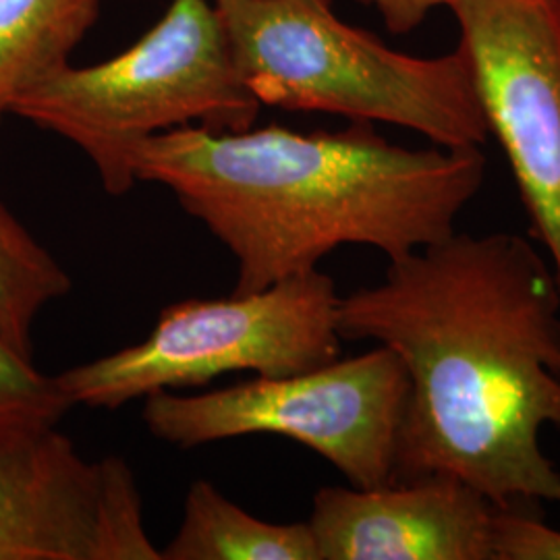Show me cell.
I'll return each instance as SVG.
<instances>
[{
  "instance_id": "4fadbf2b",
  "label": "cell",
  "mask_w": 560,
  "mask_h": 560,
  "mask_svg": "<svg viewBox=\"0 0 560 560\" xmlns=\"http://www.w3.org/2000/svg\"><path fill=\"white\" fill-rule=\"evenodd\" d=\"M71 409L55 378L44 376L0 335V436L57 425Z\"/></svg>"
},
{
  "instance_id": "7c38bea8",
  "label": "cell",
  "mask_w": 560,
  "mask_h": 560,
  "mask_svg": "<svg viewBox=\"0 0 560 560\" xmlns=\"http://www.w3.org/2000/svg\"><path fill=\"white\" fill-rule=\"evenodd\" d=\"M71 291V279L15 217L0 206V335L32 358V326L50 301Z\"/></svg>"
},
{
  "instance_id": "8992f818",
  "label": "cell",
  "mask_w": 560,
  "mask_h": 560,
  "mask_svg": "<svg viewBox=\"0 0 560 560\" xmlns=\"http://www.w3.org/2000/svg\"><path fill=\"white\" fill-rule=\"evenodd\" d=\"M409 376L395 351L376 349L320 368L254 381L203 395L156 390L143 421L164 442L194 448L208 442L272 434L300 442L358 488L395 478Z\"/></svg>"
},
{
  "instance_id": "277c9868",
  "label": "cell",
  "mask_w": 560,
  "mask_h": 560,
  "mask_svg": "<svg viewBox=\"0 0 560 560\" xmlns=\"http://www.w3.org/2000/svg\"><path fill=\"white\" fill-rule=\"evenodd\" d=\"M260 110L214 0H173L117 57L88 67L69 62L11 106L13 115L75 143L110 196L138 183L133 152L143 141L187 125L249 129Z\"/></svg>"
},
{
  "instance_id": "5bb4252c",
  "label": "cell",
  "mask_w": 560,
  "mask_h": 560,
  "mask_svg": "<svg viewBox=\"0 0 560 560\" xmlns=\"http://www.w3.org/2000/svg\"><path fill=\"white\" fill-rule=\"evenodd\" d=\"M497 560H560V529L546 525L525 509L497 511Z\"/></svg>"
},
{
  "instance_id": "6da1fadb",
  "label": "cell",
  "mask_w": 560,
  "mask_h": 560,
  "mask_svg": "<svg viewBox=\"0 0 560 560\" xmlns=\"http://www.w3.org/2000/svg\"><path fill=\"white\" fill-rule=\"evenodd\" d=\"M337 324L407 370L393 481L451 476L502 511L560 504L540 444L560 430V284L532 241L455 231L340 298Z\"/></svg>"
},
{
  "instance_id": "9a60e30c",
  "label": "cell",
  "mask_w": 560,
  "mask_h": 560,
  "mask_svg": "<svg viewBox=\"0 0 560 560\" xmlns=\"http://www.w3.org/2000/svg\"><path fill=\"white\" fill-rule=\"evenodd\" d=\"M363 7H372L381 13L388 32L402 36L413 32L428 13L436 7H453L459 0H355Z\"/></svg>"
},
{
  "instance_id": "ba28073f",
  "label": "cell",
  "mask_w": 560,
  "mask_h": 560,
  "mask_svg": "<svg viewBox=\"0 0 560 560\" xmlns=\"http://www.w3.org/2000/svg\"><path fill=\"white\" fill-rule=\"evenodd\" d=\"M0 560H162L117 455L85 459L57 425L0 436Z\"/></svg>"
},
{
  "instance_id": "2e32d148",
  "label": "cell",
  "mask_w": 560,
  "mask_h": 560,
  "mask_svg": "<svg viewBox=\"0 0 560 560\" xmlns=\"http://www.w3.org/2000/svg\"><path fill=\"white\" fill-rule=\"evenodd\" d=\"M555 7H557V13H559V20H560V0H555Z\"/></svg>"
},
{
  "instance_id": "8fae6325",
  "label": "cell",
  "mask_w": 560,
  "mask_h": 560,
  "mask_svg": "<svg viewBox=\"0 0 560 560\" xmlns=\"http://www.w3.org/2000/svg\"><path fill=\"white\" fill-rule=\"evenodd\" d=\"M102 0H0V119L36 83L69 65Z\"/></svg>"
},
{
  "instance_id": "5b68a950",
  "label": "cell",
  "mask_w": 560,
  "mask_h": 560,
  "mask_svg": "<svg viewBox=\"0 0 560 560\" xmlns=\"http://www.w3.org/2000/svg\"><path fill=\"white\" fill-rule=\"evenodd\" d=\"M339 300L335 280L316 268L247 295L171 303L141 342L55 381L71 407L119 409L233 372L300 374L340 358Z\"/></svg>"
},
{
  "instance_id": "7a4b0ae2",
  "label": "cell",
  "mask_w": 560,
  "mask_h": 560,
  "mask_svg": "<svg viewBox=\"0 0 560 560\" xmlns=\"http://www.w3.org/2000/svg\"><path fill=\"white\" fill-rule=\"evenodd\" d=\"M133 173L166 187L237 261L247 295L312 272L340 245L397 260L457 231L480 194V148H405L372 122L301 133L187 125L143 141Z\"/></svg>"
},
{
  "instance_id": "9c48e42d",
  "label": "cell",
  "mask_w": 560,
  "mask_h": 560,
  "mask_svg": "<svg viewBox=\"0 0 560 560\" xmlns=\"http://www.w3.org/2000/svg\"><path fill=\"white\" fill-rule=\"evenodd\" d=\"M497 506L451 476L326 486L307 525L320 560H497Z\"/></svg>"
},
{
  "instance_id": "3957f363",
  "label": "cell",
  "mask_w": 560,
  "mask_h": 560,
  "mask_svg": "<svg viewBox=\"0 0 560 560\" xmlns=\"http://www.w3.org/2000/svg\"><path fill=\"white\" fill-rule=\"evenodd\" d=\"M261 106L388 122L436 145L481 148L488 122L465 52L421 59L332 13L330 0H214Z\"/></svg>"
},
{
  "instance_id": "52a82bcc",
  "label": "cell",
  "mask_w": 560,
  "mask_h": 560,
  "mask_svg": "<svg viewBox=\"0 0 560 560\" xmlns=\"http://www.w3.org/2000/svg\"><path fill=\"white\" fill-rule=\"evenodd\" d=\"M451 9L488 131L509 159L532 233L560 284V20L555 0H459Z\"/></svg>"
},
{
  "instance_id": "30bf717a",
  "label": "cell",
  "mask_w": 560,
  "mask_h": 560,
  "mask_svg": "<svg viewBox=\"0 0 560 560\" xmlns=\"http://www.w3.org/2000/svg\"><path fill=\"white\" fill-rule=\"evenodd\" d=\"M162 560H320L307 521L268 523L229 501L212 481H194Z\"/></svg>"
}]
</instances>
